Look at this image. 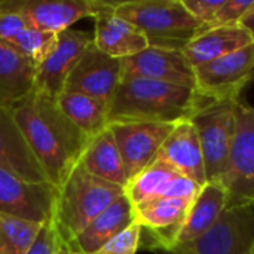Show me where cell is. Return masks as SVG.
I'll use <instances>...</instances> for the list:
<instances>
[{
  "label": "cell",
  "mask_w": 254,
  "mask_h": 254,
  "mask_svg": "<svg viewBox=\"0 0 254 254\" xmlns=\"http://www.w3.org/2000/svg\"><path fill=\"white\" fill-rule=\"evenodd\" d=\"M134 223V205L127 195L101 211L68 246L80 254H94Z\"/></svg>",
  "instance_id": "44dd1931"
},
{
  "label": "cell",
  "mask_w": 254,
  "mask_h": 254,
  "mask_svg": "<svg viewBox=\"0 0 254 254\" xmlns=\"http://www.w3.org/2000/svg\"><path fill=\"white\" fill-rule=\"evenodd\" d=\"M79 165L89 174L112 185L122 188L128 185L124 161L109 127L89 138Z\"/></svg>",
  "instance_id": "7402d4cb"
},
{
  "label": "cell",
  "mask_w": 254,
  "mask_h": 254,
  "mask_svg": "<svg viewBox=\"0 0 254 254\" xmlns=\"http://www.w3.org/2000/svg\"><path fill=\"white\" fill-rule=\"evenodd\" d=\"M94 21L92 45L109 57L125 60L149 48L144 33L132 22L115 13L113 1H106L94 16Z\"/></svg>",
  "instance_id": "2e32d148"
},
{
  "label": "cell",
  "mask_w": 254,
  "mask_h": 254,
  "mask_svg": "<svg viewBox=\"0 0 254 254\" xmlns=\"http://www.w3.org/2000/svg\"><path fill=\"white\" fill-rule=\"evenodd\" d=\"M27 27L24 16L12 6L10 0L0 1V40L9 42Z\"/></svg>",
  "instance_id": "f1b7e54d"
},
{
  "label": "cell",
  "mask_w": 254,
  "mask_h": 254,
  "mask_svg": "<svg viewBox=\"0 0 254 254\" xmlns=\"http://www.w3.org/2000/svg\"><path fill=\"white\" fill-rule=\"evenodd\" d=\"M125 195V188L104 182L79 164L58 188L52 219L61 240L70 244L101 211Z\"/></svg>",
  "instance_id": "3957f363"
},
{
  "label": "cell",
  "mask_w": 254,
  "mask_h": 254,
  "mask_svg": "<svg viewBox=\"0 0 254 254\" xmlns=\"http://www.w3.org/2000/svg\"><path fill=\"white\" fill-rule=\"evenodd\" d=\"M241 25H244V27L250 31V34L253 36L254 40V6L246 13V16H244L243 21H241Z\"/></svg>",
  "instance_id": "836d02e7"
},
{
  "label": "cell",
  "mask_w": 254,
  "mask_h": 254,
  "mask_svg": "<svg viewBox=\"0 0 254 254\" xmlns=\"http://www.w3.org/2000/svg\"><path fill=\"white\" fill-rule=\"evenodd\" d=\"M253 6L254 0H223V4L216 15L213 27L241 24L243 18Z\"/></svg>",
  "instance_id": "4dcf8cb0"
},
{
  "label": "cell",
  "mask_w": 254,
  "mask_h": 254,
  "mask_svg": "<svg viewBox=\"0 0 254 254\" xmlns=\"http://www.w3.org/2000/svg\"><path fill=\"white\" fill-rule=\"evenodd\" d=\"M156 158L162 159L177 173L193 180L199 186L207 183L199 137L190 121H182L174 125Z\"/></svg>",
  "instance_id": "ac0fdd59"
},
{
  "label": "cell",
  "mask_w": 254,
  "mask_h": 254,
  "mask_svg": "<svg viewBox=\"0 0 254 254\" xmlns=\"http://www.w3.org/2000/svg\"><path fill=\"white\" fill-rule=\"evenodd\" d=\"M253 42V36L241 24L216 25L196 36L183 49V54L189 64L196 68L202 64L240 51Z\"/></svg>",
  "instance_id": "ffe728a7"
},
{
  "label": "cell",
  "mask_w": 254,
  "mask_h": 254,
  "mask_svg": "<svg viewBox=\"0 0 254 254\" xmlns=\"http://www.w3.org/2000/svg\"><path fill=\"white\" fill-rule=\"evenodd\" d=\"M7 43L37 68L54 52L58 43V34L27 27Z\"/></svg>",
  "instance_id": "4316f807"
},
{
  "label": "cell",
  "mask_w": 254,
  "mask_h": 254,
  "mask_svg": "<svg viewBox=\"0 0 254 254\" xmlns=\"http://www.w3.org/2000/svg\"><path fill=\"white\" fill-rule=\"evenodd\" d=\"M228 205V192L220 180L207 182L190 201L174 246L192 243L208 232Z\"/></svg>",
  "instance_id": "d6986e66"
},
{
  "label": "cell",
  "mask_w": 254,
  "mask_h": 254,
  "mask_svg": "<svg viewBox=\"0 0 254 254\" xmlns=\"http://www.w3.org/2000/svg\"><path fill=\"white\" fill-rule=\"evenodd\" d=\"M55 254H80V253H77V252H76V250H73L68 244H65V243H64V244L61 246V249H60V250H58Z\"/></svg>",
  "instance_id": "e575fe53"
},
{
  "label": "cell",
  "mask_w": 254,
  "mask_h": 254,
  "mask_svg": "<svg viewBox=\"0 0 254 254\" xmlns=\"http://www.w3.org/2000/svg\"><path fill=\"white\" fill-rule=\"evenodd\" d=\"M63 244L64 241L61 240L54 223L49 220L42 225L37 237L34 238V241L31 243L28 252L25 254H55L61 249Z\"/></svg>",
  "instance_id": "f546056e"
},
{
  "label": "cell",
  "mask_w": 254,
  "mask_h": 254,
  "mask_svg": "<svg viewBox=\"0 0 254 254\" xmlns=\"http://www.w3.org/2000/svg\"><path fill=\"white\" fill-rule=\"evenodd\" d=\"M10 112L48 182L60 188L79 164L89 138L61 112L55 98L34 89Z\"/></svg>",
  "instance_id": "6da1fadb"
},
{
  "label": "cell",
  "mask_w": 254,
  "mask_h": 254,
  "mask_svg": "<svg viewBox=\"0 0 254 254\" xmlns=\"http://www.w3.org/2000/svg\"><path fill=\"white\" fill-rule=\"evenodd\" d=\"M61 112L88 138L107 128L109 106L103 101L77 92H61L57 98Z\"/></svg>",
  "instance_id": "cb8c5ba5"
},
{
  "label": "cell",
  "mask_w": 254,
  "mask_h": 254,
  "mask_svg": "<svg viewBox=\"0 0 254 254\" xmlns=\"http://www.w3.org/2000/svg\"><path fill=\"white\" fill-rule=\"evenodd\" d=\"M202 186H199L198 183H195L193 180L177 174L174 179H171L167 186L164 188V190L161 192L159 198H176V199H189L192 201L196 193L199 192Z\"/></svg>",
  "instance_id": "1f68e13d"
},
{
  "label": "cell",
  "mask_w": 254,
  "mask_h": 254,
  "mask_svg": "<svg viewBox=\"0 0 254 254\" xmlns=\"http://www.w3.org/2000/svg\"><path fill=\"white\" fill-rule=\"evenodd\" d=\"M185 7L196 18L199 22L207 25L208 28L213 27L216 15L223 4V0H182Z\"/></svg>",
  "instance_id": "d6a6232c"
},
{
  "label": "cell",
  "mask_w": 254,
  "mask_h": 254,
  "mask_svg": "<svg viewBox=\"0 0 254 254\" xmlns=\"http://www.w3.org/2000/svg\"><path fill=\"white\" fill-rule=\"evenodd\" d=\"M36 70L15 48L0 40V107L10 109L33 91Z\"/></svg>",
  "instance_id": "603a6c76"
},
{
  "label": "cell",
  "mask_w": 254,
  "mask_h": 254,
  "mask_svg": "<svg viewBox=\"0 0 254 254\" xmlns=\"http://www.w3.org/2000/svg\"><path fill=\"white\" fill-rule=\"evenodd\" d=\"M122 73V60L109 57L91 45L68 74L63 92L83 94L109 106Z\"/></svg>",
  "instance_id": "8fae6325"
},
{
  "label": "cell",
  "mask_w": 254,
  "mask_h": 254,
  "mask_svg": "<svg viewBox=\"0 0 254 254\" xmlns=\"http://www.w3.org/2000/svg\"><path fill=\"white\" fill-rule=\"evenodd\" d=\"M0 168L31 183H49L10 109L0 107Z\"/></svg>",
  "instance_id": "e0dca14e"
},
{
  "label": "cell",
  "mask_w": 254,
  "mask_h": 254,
  "mask_svg": "<svg viewBox=\"0 0 254 254\" xmlns=\"http://www.w3.org/2000/svg\"><path fill=\"white\" fill-rule=\"evenodd\" d=\"M189 205V199L153 198L134 207V222L149 231L150 249L164 253L174 247Z\"/></svg>",
  "instance_id": "9a60e30c"
},
{
  "label": "cell",
  "mask_w": 254,
  "mask_h": 254,
  "mask_svg": "<svg viewBox=\"0 0 254 254\" xmlns=\"http://www.w3.org/2000/svg\"><path fill=\"white\" fill-rule=\"evenodd\" d=\"M174 125L156 122H113L107 125L121 152L128 182L156 159Z\"/></svg>",
  "instance_id": "9c48e42d"
},
{
  "label": "cell",
  "mask_w": 254,
  "mask_h": 254,
  "mask_svg": "<svg viewBox=\"0 0 254 254\" xmlns=\"http://www.w3.org/2000/svg\"><path fill=\"white\" fill-rule=\"evenodd\" d=\"M115 13L147 37L149 46L183 51L208 27L185 7L182 0H128L113 1Z\"/></svg>",
  "instance_id": "277c9868"
},
{
  "label": "cell",
  "mask_w": 254,
  "mask_h": 254,
  "mask_svg": "<svg viewBox=\"0 0 254 254\" xmlns=\"http://www.w3.org/2000/svg\"><path fill=\"white\" fill-rule=\"evenodd\" d=\"M141 226L134 222L94 254H137L141 246Z\"/></svg>",
  "instance_id": "83f0119b"
},
{
  "label": "cell",
  "mask_w": 254,
  "mask_h": 254,
  "mask_svg": "<svg viewBox=\"0 0 254 254\" xmlns=\"http://www.w3.org/2000/svg\"><path fill=\"white\" fill-rule=\"evenodd\" d=\"M195 70V91L208 101H238L254 76V42Z\"/></svg>",
  "instance_id": "ba28073f"
},
{
  "label": "cell",
  "mask_w": 254,
  "mask_h": 254,
  "mask_svg": "<svg viewBox=\"0 0 254 254\" xmlns=\"http://www.w3.org/2000/svg\"><path fill=\"white\" fill-rule=\"evenodd\" d=\"M122 77H143L195 89V70L183 51L146 48L122 60Z\"/></svg>",
  "instance_id": "5bb4252c"
},
{
  "label": "cell",
  "mask_w": 254,
  "mask_h": 254,
  "mask_svg": "<svg viewBox=\"0 0 254 254\" xmlns=\"http://www.w3.org/2000/svg\"><path fill=\"white\" fill-rule=\"evenodd\" d=\"M58 188L25 182L0 168V213L36 223L52 219Z\"/></svg>",
  "instance_id": "30bf717a"
},
{
  "label": "cell",
  "mask_w": 254,
  "mask_h": 254,
  "mask_svg": "<svg viewBox=\"0 0 254 254\" xmlns=\"http://www.w3.org/2000/svg\"><path fill=\"white\" fill-rule=\"evenodd\" d=\"M220 182L228 192L226 207H254V109L241 100L235 106V134Z\"/></svg>",
  "instance_id": "8992f818"
},
{
  "label": "cell",
  "mask_w": 254,
  "mask_h": 254,
  "mask_svg": "<svg viewBox=\"0 0 254 254\" xmlns=\"http://www.w3.org/2000/svg\"><path fill=\"white\" fill-rule=\"evenodd\" d=\"M165 254H253L254 207H226L217 223L198 240L174 246Z\"/></svg>",
  "instance_id": "52a82bcc"
},
{
  "label": "cell",
  "mask_w": 254,
  "mask_h": 254,
  "mask_svg": "<svg viewBox=\"0 0 254 254\" xmlns=\"http://www.w3.org/2000/svg\"><path fill=\"white\" fill-rule=\"evenodd\" d=\"M28 27L51 33H63L82 18H92L104 6V0H10Z\"/></svg>",
  "instance_id": "4fadbf2b"
},
{
  "label": "cell",
  "mask_w": 254,
  "mask_h": 254,
  "mask_svg": "<svg viewBox=\"0 0 254 254\" xmlns=\"http://www.w3.org/2000/svg\"><path fill=\"white\" fill-rule=\"evenodd\" d=\"M253 254H254V253H253Z\"/></svg>",
  "instance_id": "d590c367"
},
{
  "label": "cell",
  "mask_w": 254,
  "mask_h": 254,
  "mask_svg": "<svg viewBox=\"0 0 254 254\" xmlns=\"http://www.w3.org/2000/svg\"><path fill=\"white\" fill-rule=\"evenodd\" d=\"M238 101L205 100L189 119L199 137L207 182H217L225 173L235 134V106Z\"/></svg>",
  "instance_id": "5b68a950"
},
{
  "label": "cell",
  "mask_w": 254,
  "mask_h": 254,
  "mask_svg": "<svg viewBox=\"0 0 254 254\" xmlns=\"http://www.w3.org/2000/svg\"><path fill=\"white\" fill-rule=\"evenodd\" d=\"M43 223L0 213V254H25Z\"/></svg>",
  "instance_id": "484cf974"
},
{
  "label": "cell",
  "mask_w": 254,
  "mask_h": 254,
  "mask_svg": "<svg viewBox=\"0 0 254 254\" xmlns=\"http://www.w3.org/2000/svg\"><path fill=\"white\" fill-rule=\"evenodd\" d=\"M204 101L205 98L190 88L124 76L109 104L107 125L113 122L179 124L189 121Z\"/></svg>",
  "instance_id": "7a4b0ae2"
},
{
  "label": "cell",
  "mask_w": 254,
  "mask_h": 254,
  "mask_svg": "<svg viewBox=\"0 0 254 254\" xmlns=\"http://www.w3.org/2000/svg\"><path fill=\"white\" fill-rule=\"evenodd\" d=\"M177 174L180 173H177L171 165L156 158L143 171H140L134 179L128 182L125 188V195L128 196L131 204L137 207L149 199L159 198L167 183Z\"/></svg>",
  "instance_id": "d4e9b609"
},
{
  "label": "cell",
  "mask_w": 254,
  "mask_h": 254,
  "mask_svg": "<svg viewBox=\"0 0 254 254\" xmlns=\"http://www.w3.org/2000/svg\"><path fill=\"white\" fill-rule=\"evenodd\" d=\"M94 43V33L68 28L58 34L54 52L37 67L34 91L58 98L64 91L65 80L83 52Z\"/></svg>",
  "instance_id": "7c38bea8"
}]
</instances>
